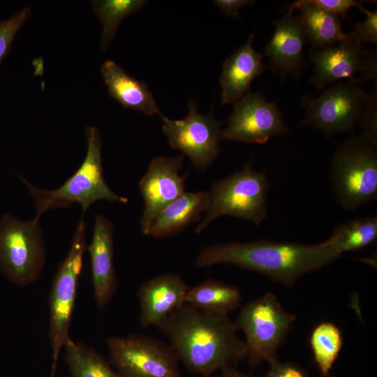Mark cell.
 Returning <instances> with one entry per match:
<instances>
[{
  "label": "cell",
  "mask_w": 377,
  "mask_h": 377,
  "mask_svg": "<svg viewBox=\"0 0 377 377\" xmlns=\"http://www.w3.org/2000/svg\"><path fill=\"white\" fill-rule=\"evenodd\" d=\"M179 362L191 373L211 377L246 358V347L228 316L212 315L184 304L158 327Z\"/></svg>",
  "instance_id": "6da1fadb"
},
{
  "label": "cell",
  "mask_w": 377,
  "mask_h": 377,
  "mask_svg": "<svg viewBox=\"0 0 377 377\" xmlns=\"http://www.w3.org/2000/svg\"><path fill=\"white\" fill-rule=\"evenodd\" d=\"M341 256L324 242L302 244L262 239L206 246L200 251L195 265L208 267L232 264L291 286L304 274L319 269Z\"/></svg>",
  "instance_id": "7a4b0ae2"
},
{
  "label": "cell",
  "mask_w": 377,
  "mask_h": 377,
  "mask_svg": "<svg viewBox=\"0 0 377 377\" xmlns=\"http://www.w3.org/2000/svg\"><path fill=\"white\" fill-rule=\"evenodd\" d=\"M87 149L83 162L77 170L58 188L49 190L34 186L19 176L32 197L39 219L45 212L56 208H67L75 203L80 205L85 215L89 208L98 200L126 203V197L113 192L108 186L102 165V142L98 130L88 126L86 130Z\"/></svg>",
  "instance_id": "3957f363"
},
{
  "label": "cell",
  "mask_w": 377,
  "mask_h": 377,
  "mask_svg": "<svg viewBox=\"0 0 377 377\" xmlns=\"http://www.w3.org/2000/svg\"><path fill=\"white\" fill-rule=\"evenodd\" d=\"M330 179L337 202L355 211L377 197L376 142L361 134L346 139L331 161Z\"/></svg>",
  "instance_id": "277c9868"
},
{
  "label": "cell",
  "mask_w": 377,
  "mask_h": 377,
  "mask_svg": "<svg viewBox=\"0 0 377 377\" xmlns=\"http://www.w3.org/2000/svg\"><path fill=\"white\" fill-rule=\"evenodd\" d=\"M269 188L265 173L254 170L251 162L242 170L214 182L209 193L207 214L195 232H201L221 216L241 218L259 225L267 216Z\"/></svg>",
  "instance_id": "5b68a950"
},
{
  "label": "cell",
  "mask_w": 377,
  "mask_h": 377,
  "mask_svg": "<svg viewBox=\"0 0 377 377\" xmlns=\"http://www.w3.org/2000/svg\"><path fill=\"white\" fill-rule=\"evenodd\" d=\"M85 215L75 228L70 250L54 276L49 295L48 335L52 347L50 377H55L60 352L70 339L69 328L75 307L82 259L87 251Z\"/></svg>",
  "instance_id": "8992f818"
},
{
  "label": "cell",
  "mask_w": 377,
  "mask_h": 377,
  "mask_svg": "<svg viewBox=\"0 0 377 377\" xmlns=\"http://www.w3.org/2000/svg\"><path fill=\"white\" fill-rule=\"evenodd\" d=\"M46 251L40 220H20L6 213L0 218V271L11 283L26 286L43 269Z\"/></svg>",
  "instance_id": "52a82bcc"
},
{
  "label": "cell",
  "mask_w": 377,
  "mask_h": 377,
  "mask_svg": "<svg viewBox=\"0 0 377 377\" xmlns=\"http://www.w3.org/2000/svg\"><path fill=\"white\" fill-rule=\"evenodd\" d=\"M376 99V87L369 94L359 84L339 82L318 96L305 94L302 106L305 115L301 126H313L327 135L353 133Z\"/></svg>",
  "instance_id": "ba28073f"
},
{
  "label": "cell",
  "mask_w": 377,
  "mask_h": 377,
  "mask_svg": "<svg viewBox=\"0 0 377 377\" xmlns=\"http://www.w3.org/2000/svg\"><path fill=\"white\" fill-rule=\"evenodd\" d=\"M295 318L269 292L242 307L235 324L244 333L246 358L251 366L277 358L278 348Z\"/></svg>",
  "instance_id": "9c48e42d"
},
{
  "label": "cell",
  "mask_w": 377,
  "mask_h": 377,
  "mask_svg": "<svg viewBox=\"0 0 377 377\" xmlns=\"http://www.w3.org/2000/svg\"><path fill=\"white\" fill-rule=\"evenodd\" d=\"M109 362L120 377H179V360L170 346L151 337L130 334L106 340Z\"/></svg>",
  "instance_id": "30bf717a"
},
{
  "label": "cell",
  "mask_w": 377,
  "mask_h": 377,
  "mask_svg": "<svg viewBox=\"0 0 377 377\" xmlns=\"http://www.w3.org/2000/svg\"><path fill=\"white\" fill-rule=\"evenodd\" d=\"M188 109L186 117L179 120H172L161 114L163 131L172 148L188 156L195 168L205 170L219 153L221 123L212 112L207 115L198 113L195 101L190 102Z\"/></svg>",
  "instance_id": "8fae6325"
},
{
  "label": "cell",
  "mask_w": 377,
  "mask_h": 377,
  "mask_svg": "<svg viewBox=\"0 0 377 377\" xmlns=\"http://www.w3.org/2000/svg\"><path fill=\"white\" fill-rule=\"evenodd\" d=\"M309 59L314 66L310 82L318 89L345 80L355 84L376 80V51L347 41L313 49L310 51Z\"/></svg>",
  "instance_id": "7c38bea8"
},
{
  "label": "cell",
  "mask_w": 377,
  "mask_h": 377,
  "mask_svg": "<svg viewBox=\"0 0 377 377\" xmlns=\"http://www.w3.org/2000/svg\"><path fill=\"white\" fill-rule=\"evenodd\" d=\"M288 132L276 103L267 101L259 92L249 91L235 103L221 139L264 144Z\"/></svg>",
  "instance_id": "4fadbf2b"
},
{
  "label": "cell",
  "mask_w": 377,
  "mask_h": 377,
  "mask_svg": "<svg viewBox=\"0 0 377 377\" xmlns=\"http://www.w3.org/2000/svg\"><path fill=\"white\" fill-rule=\"evenodd\" d=\"M184 156L154 158L142 177L138 188L144 202L140 221L142 232H147L158 214L184 192L186 177L179 174Z\"/></svg>",
  "instance_id": "5bb4252c"
},
{
  "label": "cell",
  "mask_w": 377,
  "mask_h": 377,
  "mask_svg": "<svg viewBox=\"0 0 377 377\" xmlns=\"http://www.w3.org/2000/svg\"><path fill=\"white\" fill-rule=\"evenodd\" d=\"M288 8L286 13L273 22L274 30L265 47L269 59V68L282 79L288 75L298 78L304 62V48L306 43L299 15Z\"/></svg>",
  "instance_id": "9a60e30c"
},
{
  "label": "cell",
  "mask_w": 377,
  "mask_h": 377,
  "mask_svg": "<svg viewBox=\"0 0 377 377\" xmlns=\"http://www.w3.org/2000/svg\"><path fill=\"white\" fill-rule=\"evenodd\" d=\"M114 226L104 216H95L91 243L87 246L90 256L91 281L99 308L105 307L117 289L114 267L113 232Z\"/></svg>",
  "instance_id": "2e32d148"
},
{
  "label": "cell",
  "mask_w": 377,
  "mask_h": 377,
  "mask_svg": "<svg viewBox=\"0 0 377 377\" xmlns=\"http://www.w3.org/2000/svg\"><path fill=\"white\" fill-rule=\"evenodd\" d=\"M188 286L176 274H165L143 283L138 290L140 305L139 322L142 327H157L186 303Z\"/></svg>",
  "instance_id": "e0dca14e"
},
{
  "label": "cell",
  "mask_w": 377,
  "mask_h": 377,
  "mask_svg": "<svg viewBox=\"0 0 377 377\" xmlns=\"http://www.w3.org/2000/svg\"><path fill=\"white\" fill-rule=\"evenodd\" d=\"M254 36V33L251 34L245 44L226 59L223 64L220 84L221 101L224 105L235 103L249 93L253 80L267 68L261 54L252 46Z\"/></svg>",
  "instance_id": "ac0fdd59"
},
{
  "label": "cell",
  "mask_w": 377,
  "mask_h": 377,
  "mask_svg": "<svg viewBox=\"0 0 377 377\" xmlns=\"http://www.w3.org/2000/svg\"><path fill=\"white\" fill-rule=\"evenodd\" d=\"M209 205L208 192H184L158 214L147 235L155 238L175 235L198 221L202 213L207 211Z\"/></svg>",
  "instance_id": "d6986e66"
},
{
  "label": "cell",
  "mask_w": 377,
  "mask_h": 377,
  "mask_svg": "<svg viewBox=\"0 0 377 377\" xmlns=\"http://www.w3.org/2000/svg\"><path fill=\"white\" fill-rule=\"evenodd\" d=\"M101 73L110 95L124 108L145 114H161L147 84L129 75L118 64L106 60Z\"/></svg>",
  "instance_id": "ffe728a7"
},
{
  "label": "cell",
  "mask_w": 377,
  "mask_h": 377,
  "mask_svg": "<svg viewBox=\"0 0 377 377\" xmlns=\"http://www.w3.org/2000/svg\"><path fill=\"white\" fill-rule=\"evenodd\" d=\"M290 6L300 10L299 17L306 42L313 49L325 48L346 40L339 15L306 3L304 0L295 1Z\"/></svg>",
  "instance_id": "44dd1931"
},
{
  "label": "cell",
  "mask_w": 377,
  "mask_h": 377,
  "mask_svg": "<svg viewBox=\"0 0 377 377\" xmlns=\"http://www.w3.org/2000/svg\"><path fill=\"white\" fill-rule=\"evenodd\" d=\"M185 301L204 313L228 316L239 306L242 295L236 286L209 279L189 288Z\"/></svg>",
  "instance_id": "7402d4cb"
},
{
  "label": "cell",
  "mask_w": 377,
  "mask_h": 377,
  "mask_svg": "<svg viewBox=\"0 0 377 377\" xmlns=\"http://www.w3.org/2000/svg\"><path fill=\"white\" fill-rule=\"evenodd\" d=\"M64 348L71 377H120L108 361L86 344L69 339Z\"/></svg>",
  "instance_id": "603a6c76"
},
{
  "label": "cell",
  "mask_w": 377,
  "mask_h": 377,
  "mask_svg": "<svg viewBox=\"0 0 377 377\" xmlns=\"http://www.w3.org/2000/svg\"><path fill=\"white\" fill-rule=\"evenodd\" d=\"M377 238V217L355 219L337 226L324 243L339 254L364 249Z\"/></svg>",
  "instance_id": "cb8c5ba5"
},
{
  "label": "cell",
  "mask_w": 377,
  "mask_h": 377,
  "mask_svg": "<svg viewBox=\"0 0 377 377\" xmlns=\"http://www.w3.org/2000/svg\"><path fill=\"white\" fill-rule=\"evenodd\" d=\"M92 9L102 24L101 49L105 51L114 38L121 21L148 3L144 0H98L91 1Z\"/></svg>",
  "instance_id": "d4e9b609"
},
{
  "label": "cell",
  "mask_w": 377,
  "mask_h": 377,
  "mask_svg": "<svg viewBox=\"0 0 377 377\" xmlns=\"http://www.w3.org/2000/svg\"><path fill=\"white\" fill-rule=\"evenodd\" d=\"M309 343L322 376L328 377L343 346L341 330L332 323H320L313 329Z\"/></svg>",
  "instance_id": "484cf974"
},
{
  "label": "cell",
  "mask_w": 377,
  "mask_h": 377,
  "mask_svg": "<svg viewBox=\"0 0 377 377\" xmlns=\"http://www.w3.org/2000/svg\"><path fill=\"white\" fill-rule=\"evenodd\" d=\"M31 15V9L24 8L10 18L0 22V64L8 55L17 32Z\"/></svg>",
  "instance_id": "4316f807"
},
{
  "label": "cell",
  "mask_w": 377,
  "mask_h": 377,
  "mask_svg": "<svg viewBox=\"0 0 377 377\" xmlns=\"http://www.w3.org/2000/svg\"><path fill=\"white\" fill-rule=\"evenodd\" d=\"M364 14L367 15L366 19L355 24L354 29L346 34L345 41L362 47L367 43H377V10H367Z\"/></svg>",
  "instance_id": "83f0119b"
},
{
  "label": "cell",
  "mask_w": 377,
  "mask_h": 377,
  "mask_svg": "<svg viewBox=\"0 0 377 377\" xmlns=\"http://www.w3.org/2000/svg\"><path fill=\"white\" fill-rule=\"evenodd\" d=\"M305 3L315 6L327 11L346 17L351 7H357L364 13L367 9L362 6L364 1L355 0H304Z\"/></svg>",
  "instance_id": "f1b7e54d"
},
{
  "label": "cell",
  "mask_w": 377,
  "mask_h": 377,
  "mask_svg": "<svg viewBox=\"0 0 377 377\" xmlns=\"http://www.w3.org/2000/svg\"><path fill=\"white\" fill-rule=\"evenodd\" d=\"M269 363V369L264 377H308L306 371L294 363L280 362L277 358Z\"/></svg>",
  "instance_id": "f546056e"
},
{
  "label": "cell",
  "mask_w": 377,
  "mask_h": 377,
  "mask_svg": "<svg viewBox=\"0 0 377 377\" xmlns=\"http://www.w3.org/2000/svg\"><path fill=\"white\" fill-rule=\"evenodd\" d=\"M214 3L227 15L238 17L239 9L254 1L249 0H216Z\"/></svg>",
  "instance_id": "4dcf8cb0"
},
{
  "label": "cell",
  "mask_w": 377,
  "mask_h": 377,
  "mask_svg": "<svg viewBox=\"0 0 377 377\" xmlns=\"http://www.w3.org/2000/svg\"><path fill=\"white\" fill-rule=\"evenodd\" d=\"M220 377H249L245 374L239 371L235 366L228 367L221 370Z\"/></svg>",
  "instance_id": "1f68e13d"
}]
</instances>
